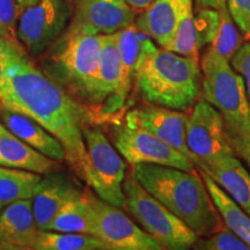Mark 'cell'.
Segmentation results:
<instances>
[{"label":"cell","instance_id":"6da1fadb","mask_svg":"<svg viewBox=\"0 0 250 250\" xmlns=\"http://www.w3.org/2000/svg\"><path fill=\"white\" fill-rule=\"evenodd\" d=\"M7 93L2 108L27 115L61 140L66 161L83 177L86 146L83 130L93 116L81 103L27 57L20 42H12L5 68Z\"/></svg>","mask_w":250,"mask_h":250},{"label":"cell","instance_id":"7a4b0ae2","mask_svg":"<svg viewBox=\"0 0 250 250\" xmlns=\"http://www.w3.org/2000/svg\"><path fill=\"white\" fill-rule=\"evenodd\" d=\"M131 175L198 236L219 229L217 208L196 169L188 171L167 166L137 164L132 165Z\"/></svg>","mask_w":250,"mask_h":250},{"label":"cell","instance_id":"3957f363","mask_svg":"<svg viewBox=\"0 0 250 250\" xmlns=\"http://www.w3.org/2000/svg\"><path fill=\"white\" fill-rule=\"evenodd\" d=\"M134 81L147 102L186 111L193 107L199 98L202 70L198 59L158 48L140 55Z\"/></svg>","mask_w":250,"mask_h":250},{"label":"cell","instance_id":"277c9868","mask_svg":"<svg viewBox=\"0 0 250 250\" xmlns=\"http://www.w3.org/2000/svg\"><path fill=\"white\" fill-rule=\"evenodd\" d=\"M101 45V34L73 23L52 52L48 72L74 95L96 103Z\"/></svg>","mask_w":250,"mask_h":250},{"label":"cell","instance_id":"5b68a950","mask_svg":"<svg viewBox=\"0 0 250 250\" xmlns=\"http://www.w3.org/2000/svg\"><path fill=\"white\" fill-rule=\"evenodd\" d=\"M204 98L223 116L229 137L250 138V102L242 77L208 46L201 62Z\"/></svg>","mask_w":250,"mask_h":250},{"label":"cell","instance_id":"8992f818","mask_svg":"<svg viewBox=\"0 0 250 250\" xmlns=\"http://www.w3.org/2000/svg\"><path fill=\"white\" fill-rule=\"evenodd\" d=\"M123 191L124 208L162 249L186 250L193 247L198 240V235L191 228L146 191L132 175L125 177Z\"/></svg>","mask_w":250,"mask_h":250},{"label":"cell","instance_id":"52a82bcc","mask_svg":"<svg viewBox=\"0 0 250 250\" xmlns=\"http://www.w3.org/2000/svg\"><path fill=\"white\" fill-rule=\"evenodd\" d=\"M83 134L86 146L83 179L102 201L124 208L123 182L126 164L123 156L99 127L87 124Z\"/></svg>","mask_w":250,"mask_h":250},{"label":"cell","instance_id":"ba28073f","mask_svg":"<svg viewBox=\"0 0 250 250\" xmlns=\"http://www.w3.org/2000/svg\"><path fill=\"white\" fill-rule=\"evenodd\" d=\"M186 142L193 164L198 167L236 155L223 116L206 100L196 102L188 116Z\"/></svg>","mask_w":250,"mask_h":250},{"label":"cell","instance_id":"9c48e42d","mask_svg":"<svg viewBox=\"0 0 250 250\" xmlns=\"http://www.w3.org/2000/svg\"><path fill=\"white\" fill-rule=\"evenodd\" d=\"M70 19L67 0H37L21 11L17 37L31 58L39 57L66 27Z\"/></svg>","mask_w":250,"mask_h":250},{"label":"cell","instance_id":"30bf717a","mask_svg":"<svg viewBox=\"0 0 250 250\" xmlns=\"http://www.w3.org/2000/svg\"><path fill=\"white\" fill-rule=\"evenodd\" d=\"M114 145L131 165H160L188 171L195 169L192 160L143 127L117 125L114 131Z\"/></svg>","mask_w":250,"mask_h":250},{"label":"cell","instance_id":"8fae6325","mask_svg":"<svg viewBox=\"0 0 250 250\" xmlns=\"http://www.w3.org/2000/svg\"><path fill=\"white\" fill-rule=\"evenodd\" d=\"M95 212V236L111 250H162V247L118 206L86 191Z\"/></svg>","mask_w":250,"mask_h":250},{"label":"cell","instance_id":"7c38bea8","mask_svg":"<svg viewBox=\"0 0 250 250\" xmlns=\"http://www.w3.org/2000/svg\"><path fill=\"white\" fill-rule=\"evenodd\" d=\"M125 121L130 126L148 130L192 160L186 142L188 115L183 111L159 107L151 103L130 110Z\"/></svg>","mask_w":250,"mask_h":250},{"label":"cell","instance_id":"4fadbf2b","mask_svg":"<svg viewBox=\"0 0 250 250\" xmlns=\"http://www.w3.org/2000/svg\"><path fill=\"white\" fill-rule=\"evenodd\" d=\"M126 0H77L74 23L94 34H114L133 23Z\"/></svg>","mask_w":250,"mask_h":250},{"label":"cell","instance_id":"5bb4252c","mask_svg":"<svg viewBox=\"0 0 250 250\" xmlns=\"http://www.w3.org/2000/svg\"><path fill=\"white\" fill-rule=\"evenodd\" d=\"M83 192L76 181L66 173L56 170L44 175L33 197V213L37 227L46 229L62 206Z\"/></svg>","mask_w":250,"mask_h":250},{"label":"cell","instance_id":"9a60e30c","mask_svg":"<svg viewBox=\"0 0 250 250\" xmlns=\"http://www.w3.org/2000/svg\"><path fill=\"white\" fill-rule=\"evenodd\" d=\"M33 199H22L0 212V250H34L39 236Z\"/></svg>","mask_w":250,"mask_h":250},{"label":"cell","instance_id":"2e32d148","mask_svg":"<svg viewBox=\"0 0 250 250\" xmlns=\"http://www.w3.org/2000/svg\"><path fill=\"white\" fill-rule=\"evenodd\" d=\"M191 6L193 0H154L144 9L136 26L166 49L173 40L188 8Z\"/></svg>","mask_w":250,"mask_h":250},{"label":"cell","instance_id":"e0dca14e","mask_svg":"<svg viewBox=\"0 0 250 250\" xmlns=\"http://www.w3.org/2000/svg\"><path fill=\"white\" fill-rule=\"evenodd\" d=\"M0 120L12 133L36 151L52 160L59 162L66 160V149L61 140L31 117L4 109L0 114Z\"/></svg>","mask_w":250,"mask_h":250},{"label":"cell","instance_id":"ac0fdd59","mask_svg":"<svg viewBox=\"0 0 250 250\" xmlns=\"http://www.w3.org/2000/svg\"><path fill=\"white\" fill-rule=\"evenodd\" d=\"M99 81L96 103L109 99L108 111H114L123 104L125 96L122 90V62L114 34H101Z\"/></svg>","mask_w":250,"mask_h":250},{"label":"cell","instance_id":"d6986e66","mask_svg":"<svg viewBox=\"0 0 250 250\" xmlns=\"http://www.w3.org/2000/svg\"><path fill=\"white\" fill-rule=\"evenodd\" d=\"M0 166L46 175L59 169V161L36 151L0 122Z\"/></svg>","mask_w":250,"mask_h":250},{"label":"cell","instance_id":"ffe728a7","mask_svg":"<svg viewBox=\"0 0 250 250\" xmlns=\"http://www.w3.org/2000/svg\"><path fill=\"white\" fill-rule=\"evenodd\" d=\"M198 168L223 188L250 215V171L236 155L225 156L213 164Z\"/></svg>","mask_w":250,"mask_h":250},{"label":"cell","instance_id":"44dd1931","mask_svg":"<svg viewBox=\"0 0 250 250\" xmlns=\"http://www.w3.org/2000/svg\"><path fill=\"white\" fill-rule=\"evenodd\" d=\"M115 40L122 62V90L126 98L140 55L155 51L158 46L154 44L152 37L140 30L136 23L116 31Z\"/></svg>","mask_w":250,"mask_h":250},{"label":"cell","instance_id":"7402d4cb","mask_svg":"<svg viewBox=\"0 0 250 250\" xmlns=\"http://www.w3.org/2000/svg\"><path fill=\"white\" fill-rule=\"evenodd\" d=\"M201 175L225 226L242 239L250 248V215L208 174L201 170Z\"/></svg>","mask_w":250,"mask_h":250},{"label":"cell","instance_id":"603a6c76","mask_svg":"<svg viewBox=\"0 0 250 250\" xmlns=\"http://www.w3.org/2000/svg\"><path fill=\"white\" fill-rule=\"evenodd\" d=\"M46 229L95 235V212L86 191L62 206Z\"/></svg>","mask_w":250,"mask_h":250},{"label":"cell","instance_id":"cb8c5ba5","mask_svg":"<svg viewBox=\"0 0 250 250\" xmlns=\"http://www.w3.org/2000/svg\"><path fill=\"white\" fill-rule=\"evenodd\" d=\"M41 174L0 166V212L22 199H33Z\"/></svg>","mask_w":250,"mask_h":250},{"label":"cell","instance_id":"d4e9b609","mask_svg":"<svg viewBox=\"0 0 250 250\" xmlns=\"http://www.w3.org/2000/svg\"><path fill=\"white\" fill-rule=\"evenodd\" d=\"M34 250H111L100 237L85 233L40 229Z\"/></svg>","mask_w":250,"mask_h":250},{"label":"cell","instance_id":"484cf974","mask_svg":"<svg viewBox=\"0 0 250 250\" xmlns=\"http://www.w3.org/2000/svg\"><path fill=\"white\" fill-rule=\"evenodd\" d=\"M219 12H220V23H219L217 35L212 41L210 48L215 50L219 55L230 62L233 56L242 45V37L240 36L236 29L235 22L230 17L227 6L219 9Z\"/></svg>","mask_w":250,"mask_h":250},{"label":"cell","instance_id":"4316f807","mask_svg":"<svg viewBox=\"0 0 250 250\" xmlns=\"http://www.w3.org/2000/svg\"><path fill=\"white\" fill-rule=\"evenodd\" d=\"M167 50L175 54L198 59L199 49L197 46L195 21H193V6L188 8L187 13L179 24L176 33L168 44Z\"/></svg>","mask_w":250,"mask_h":250},{"label":"cell","instance_id":"83f0119b","mask_svg":"<svg viewBox=\"0 0 250 250\" xmlns=\"http://www.w3.org/2000/svg\"><path fill=\"white\" fill-rule=\"evenodd\" d=\"M197 46L201 50L214 40L220 23V12L214 8H197L193 14Z\"/></svg>","mask_w":250,"mask_h":250},{"label":"cell","instance_id":"f1b7e54d","mask_svg":"<svg viewBox=\"0 0 250 250\" xmlns=\"http://www.w3.org/2000/svg\"><path fill=\"white\" fill-rule=\"evenodd\" d=\"M193 248L201 250H250L249 246L228 228H221L206 239L196 241Z\"/></svg>","mask_w":250,"mask_h":250},{"label":"cell","instance_id":"f546056e","mask_svg":"<svg viewBox=\"0 0 250 250\" xmlns=\"http://www.w3.org/2000/svg\"><path fill=\"white\" fill-rule=\"evenodd\" d=\"M20 13L17 0H0V39L19 42L17 28Z\"/></svg>","mask_w":250,"mask_h":250},{"label":"cell","instance_id":"4dcf8cb0","mask_svg":"<svg viewBox=\"0 0 250 250\" xmlns=\"http://www.w3.org/2000/svg\"><path fill=\"white\" fill-rule=\"evenodd\" d=\"M230 65L240 76L242 77L245 83L247 96L250 102V42L242 44L233 56Z\"/></svg>","mask_w":250,"mask_h":250},{"label":"cell","instance_id":"1f68e13d","mask_svg":"<svg viewBox=\"0 0 250 250\" xmlns=\"http://www.w3.org/2000/svg\"><path fill=\"white\" fill-rule=\"evenodd\" d=\"M227 8L236 26L250 36V0H228Z\"/></svg>","mask_w":250,"mask_h":250},{"label":"cell","instance_id":"d6a6232c","mask_svg":"<svg viewBox=\"0 0 250 250\" xmlns=\"http://www.w3.org/2000/svg\"><path fill=\"white\" fill-rule=\"evenodd\" d=\"M14 41L0 39V104L5 101L6 93H7V81H6L5 68L7 64L8 49L11 43Z\"/></svg>","mask_w":250,"mask_h":250},{"label":"cell","instance_id":"836d02e7","mask_svg":"<svg viewBox=\"0 0 250 250\" xmlns=\"http://www.w3.org/2000/svg\"><path fill=\"white\" fill-rule=\"evenodd\" d=\"M230 144L239 154L246 161L250 170V138L248 137H229Z\"/></svg>","mask_w":250,"mask_h":250},{"label":"cell","instance_id":"e575fe53","mask_svg":"<svg viewBox=\"0 0 250 250\" xmlns=\"http://www.w3.org/2000/svg\"><path fill=\"white\" fill-rule=\"evenodd\" d=\"M228 0H195L196 8H214V9H221L223 7H226Z\"/></svg>","mask_w":250,"mask_h":250},{"label":"cell","instance_id":"d590c367","mask_svg":"<svg viewBox=\"0 0 250 250\" xmlns=\"http://www.w3.org/2000/svg\"><path fill=\"white\" fill-rule=\"evenodd\" d=\"M126 1L134 12H142L147 8L154 0H126Z\"/></svg>","mask_w":250,"mask_h":250},{"label":"cell","instance_id":"8d00e7d4","mask_svg":"<svg viewBox=\"0 0 250 250\" xmlns=\"http://www.w3.org/2000/svg\"><path fill=\"white\" fill-rule=\"evenodd\" d=\"M17 1L19 4V7H20V11H22L23 8H26L27 6L34 4V2H36L37 0H17Z\"/></svg>","mask_w":250,"mask_h":250}]
</instances>
